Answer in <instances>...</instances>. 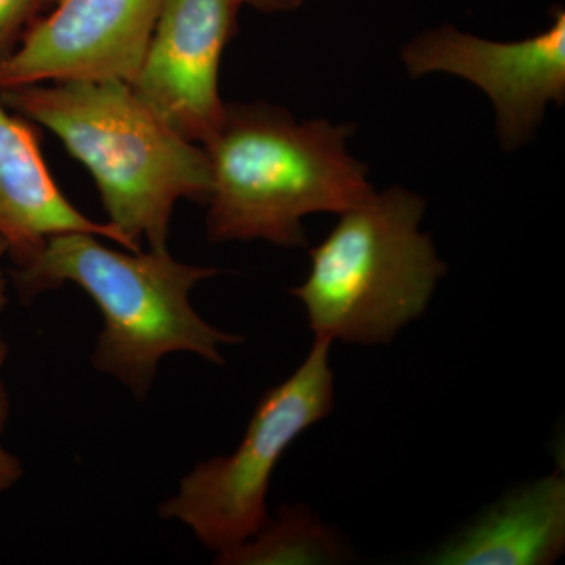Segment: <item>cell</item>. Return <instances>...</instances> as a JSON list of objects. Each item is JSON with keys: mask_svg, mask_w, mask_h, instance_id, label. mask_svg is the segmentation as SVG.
Segmentation results:
<instances>
[{"mask_svg": "<svg viewBox=\"0 0 565 565\" xmlns=\"http://www.w3.org/2000/svg\"><path fill=\"white\" fill-rule=\"evenodd\" d=\"M0 99L58 137L90 172L107 222L134 244L169 250L177 203L206 202V151L167 125L128 82H44L0 90Z\"/></svg>", "mask_w": 565, "mask_h": 565, "instance_id": "obj_1", "label": "cell"}, {"mask_svg": "<svg viewBox=\"0 0 565 565\" xmlns=\"http://www.w3.org/2000/svg\"><path fill=\"white\" fill-rule=\"evenodd\" d=\"M330 345L332 341L315 337L302 364L263 394L232 455L203 460L162 501L163 520L188 526L217 555L262 530L269 520L266 498L281 457L305 430L333 412Z\"/></svg>", "mask_w": 565, "mask_h": 565, "instance_id": "obj_5", "label": "cell"}, {"mask_svg": "<svg viewBox=\"0 0 565 565\" xmlns=\"http://www.w3.org/2000/svg\"><path fill=\"white\" fill-rule=\"evenodd\" d=\"M87 233L139 252L109 222L92 221L63 195L41 154L31 121L0 99V239L14 264L31 262L51 237Z\"/></svg>", "mask_w": 565, "mask_h": 565, "instance_id": "obj_9", "label": "cell"}, {"mask_svg": "<svg viewBox=\"0 0 565 565\" xmlns=\"http://www.w3.org/2000/svg\"><path fill=\"white\" fill-rule=\"evenodd\" d=\"M9 356V343L0 332V438H2L3 429H6L7 419L10 414L9 394H7L6 385L2 381L3 364ZM24 475V467L17 456L11 455L3 448L2 440H0V494L9 492L11 487L17 486Z\"/></svg>", "mask_w": 565, "mask_h": 565, "instance_id": "obj_13", "label": "cell"}, {"mask_svg": "<svg viewBox=\"0 0 565 565\" xmlns=\"http://www.w3.org/2000/svg\"><path fill=\"white\" fill-rule=\"evenodd\" d=\"M424 207L422 196L392 188L341 212L291 289L316 338L386 344L426 311L446 264L419 230Z\"/></svg>", "mask_w": 565, "mask_h": 565, "instance_id": "obj_4", "label": "cell"}, {"mask_svg": "<svg viewBox=\"0 0 565 565\" xmlns=\"http://www.w3.org/2000/svg\"><path fill=\"white\" fill-rule=\"evenodd\" d=\"M303 0H237L241 7L250 6L262 11H289L297 9Z\"/></svg>", "mask_w": 565, "mask_h": 565, "instance_id": "obj_14", "label": "cell"}, {"mask_svg": "<svg viewBox=\"0 0 565 565\" xmlns=\"http://www.w3.org/2000/svg\"><path fill=\"white\" fill-rule=\"evenodd\" d=\"M403 61L412 77L444 71L478 85L497 111L501 143L514 150L533 136L550 103H564L565 13L557 9L544 32L511 43L444 25L411 41Z\"/></svg>", "mask_w": 565, "mask_h": 565, "instance_id": "obj_6", "label": "cell"}, {"mask_svg": "<svg viewBox=\"0 0 565 565\" xmlns=\"http://www.w3.org/2000/svg\"><path fill=\"white\" fill-rule=\"evenodd\" d=\"M351 132L326 120H294L270 104H226L202 145L211 169L210 241L303 247L307 215L341 214L373 192L366 167L349 154Z\"/></svg>", "mask_w": 565, "mask_h": 565, "instance_id": "obj_2", "label": "cell"}, {"mask_svg": "<svg viewBox=\"0 0 565 565\" xmlns=\"http://www.w3.org/2000/svg\"><path fill=\"white\" fill-rule=\"evenodd\" d=\"M99 239L58 234L13 273L24 302L66 282L90 297L103 315L92 353L99 373L145 399L169 353H195L221 364L223 345L243 343L241 334L215 329L192 307V289L217 269L178 262L169 250H114Z\"/></svg>", "mask_w": 565, "mask_h": 565, "instance_id": "obj_3", "label": "cell"}, {"mask_svg": "<svg viewBox=\"0 0 565 565\" xmlns=\"http://www.w3.org/2000/svg\"><path fill=\"white\" fill-rule=\"evenodd\" d=\"M6 256H9V248L0 239V263H2ZM7 305H9V282H7L6 274H3L2 267H0V313L6 310Z\"/></svg>", "mask_w": 565, "mask_h": 565, "instance_id": "obj_15", "label": "cell"}, {"mask_svg": "<svg viewBox=\"0 0 565 565\" xmlns=\"http://www.w3.org/2000/svg\"><path fill=\"white\" fill-rule=\"evenodd\" d=\"M0 65V90L62 81H122L139 73L163 0H50Z\"/></svg>", "mask_w": 565, "mask_h": 565, "instance_id": "obj_7", "label": "cell"}, {"mask_svg": "<svg viewBox=\"0 0 565 565\" xmlns=\"http://www.w3.org/2000/svg\"><path fill=\"white\" fill-rule=\"evenodd\" d=\"M565 548V481L559 471L516 489L440 546L430 564L545 565Z\"/></svg>", "mask_w": 565, "mask_h": 565, "instance_id": "obj_10", "label": "cell"}, {"mask_svg": "<svg viewBox=\"0 0 565 565\" xmlns=\"http://www.w3.org/2000/svg\"><path fill=\"white\" fill-rule=\"evenodd\" d=\"M46 2L50 0H0V65L20 46Z\"/></svg>", "mask_w": 565, "mask_h": 565, "instance_id": "obj_12", "label": "cell"}, {"mask_svg": "<svg viewBox=\"0 0 565 565\" xmlns=\"http://www.w3.org/2000/svg\"><path fill=\"white\" fill-rule=\"evenodd\" d=\"M237 0H163L139 73L137 95L193 143L215 131L223 51L236 32Z\"/></svg>", "mask_w": 565, "mask_h": 565, "instance_id": "obj_8", "label": "cell"}, {"mask_svg": "<svg viewBox=\"0 0 565 565\" xmlns=\"http://www.w3.org/2000/svg\"><path fill=\"white\" fill-rule=\"evenodd\" d=\"M344 546L329 526L305 505H282L275 519L230 552L217 564H332L343 559Z\"/></svg>", "mask_w": 565, "mask_h": 565, "instance_id": "obj_11", "label": "cell"}]
</instances>
